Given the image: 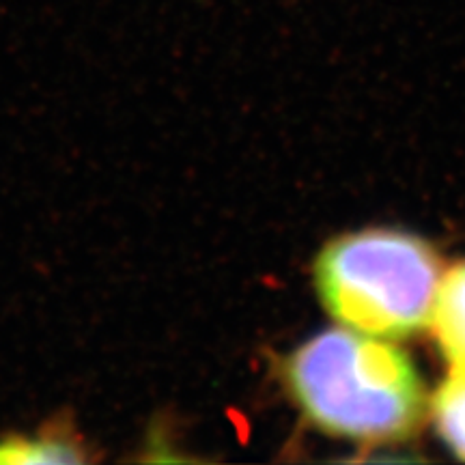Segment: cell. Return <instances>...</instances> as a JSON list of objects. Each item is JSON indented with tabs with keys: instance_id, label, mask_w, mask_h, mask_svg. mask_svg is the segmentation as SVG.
Wrapping results in <instances>:
<instances>
[{
	"instance_id": "obj_1",
	"label": "cell",
	"mask_w": 465,
	"mask_h": 465,
	"mask_svg": "<svg viewBox=\"0 0 465 465\" xmlns=\"http://www.w3.org/2000/svg\"><path fill=\"white\" fill-rule=\"evenodd\" d=\"M284 381L317 429L362 444L407 440L427 414V392L410 356L351 328L325 330L295 349Z\"/></svg>"
},
{
	"instance_id": "obj_2",
	"label": "cell",
	"mask_w": 465,
	"mask_h": 465,
	"mask_svg": "<svg viewBox=\"0 0 465 465\" xmlns=\"http://www.w3.org/2000/svg\"><path fill=\"white\" fill-rule=\"evenodd\" d=\"M315 289L342 328L405 339L431 322L441 261L420 237L364 229L336 237L315 261Z\"/></svg>"
},
{
	"instance_id": "obj_3",
	"label": "cell",
	"mask_w": 465,
	"mask_h": 465,
	"mask_svg": "<svg viewBox=\"0 0 465 465\" xmlns=\"http://www.w3.org/2000/svg\"><path fill=\"white\" fill-rule=\"evenodd\" d=\"M93 459V446L65 416L37 431L0 435V463H86Z\"/></svg>"
},
{
	"instance_id": "obj_4",
	"label": "cell",
	"mask_w": 465,
	"mask_h": 465,
	"mask_svg": "<svg viewBox=\"0 0 465 465\" xmlns=\"http://www.w3.org/2000/svg\"><path fill=\"white\" fill-rule=\"evenodd\" d=\"M429 325L449 373H465V261L441 274Z\"/></svg>"
},
{
	"instance_id": "obj_5",
	"label": "cell",
	"mask_w": 465,
	"mask_h": 465,
	"mask_svg": "<svg viewBox=\"0 0 465 465\" xmlns=\"http://www.w3.org/2000/svg\"><path fill=\"white\" fill-rule=\"evenodd\" d=\"M431 414L440 438L465 461V373H449L431 401Z\"/></svg>"
}]
</instances>
